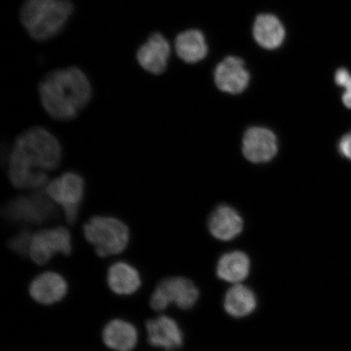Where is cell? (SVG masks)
<instances>
[{
    "label": "cell",
    "mask_w": 351,
    "mask_h": 351,
    "mask_svg": "<svg viewBox=\"0 0 351 351\" xmlns=\"http://www.w3.org/2000/svg\"><path fill=\"white\" fill-rule=\"evenodd\" d=\"M243 219L234 208L228 205L219 206L210 214L208 229L215 239L229 241L241 234L243 230Z\"/></svg>",
    "instance_id": "14"
},
{
    "label": "cell",
    "mask_w": 351,
    "mask_h": 351,
    "mask_svg": "<svg viewBox=\"0 0 351 351\" xmlns=\"http://www.w3.org/2000/svg\"><path fill=\"white\" fill-rule=\"evenodd\" d=\"M244 156L252 163H266L278 152L275 134L262 127H252L245 132L243 141Z\"/></svg>",
    "instance_id": "10"
},
{
    "label": "cell",
    "mask_w": 351,
    "mask_h": 351,
    "mask_svg": "<svg viewBox=\"0 0 351 351\" xmlns=\"http://www.w3.org/2000/svg\"><path fill=\"white\" fill-rule=\"evenodd\" d=\"M335 82L337 86L345 89L342 95V102L345 106L351 109V75L348 69L340 68L335 73Z\"/></svg>",
    "instance_id": "22"
},
{
    "label": "cell",
    "mask_w": 351,
    "mask_h": 351,
    "mask_svg": "<svg viewBox=\"0 0 351 351\" xmlns=\"http://www.w3.org/2000/svg\"><path fill=\"white\" fill-rule=\"evenodd\" d=\"M72 237L65 227L58 226L34 232L29 257L35 265H44L57 254L72 253Z\"/></svg>",
    "instance_id": "8"
},
{
    "label": "cell",
    "mask_w": 351,
    "mask_h": 351,
    "mask_svg": "<svg viewBox=\"0 0 351 351\" xmlns=\"http://www.w3.org/2000/svg\"><path fill=\"white\" fill-rule=\"evenodd\" d=\"M257 307V298L251 288L237 284L223 298V308L234 318H244L252 314Z\"/></svg>",
    "instance_id": "20"
},
{
    "label": "cell",
    "mask_w": 351,
    "mask_h": 351,
    "mask_svg": "<svg viewBox=\"0 0 351 351\" xmlns=\"http://www.w3.org/2000/svg\"><path fill=\"white\" fill-rule=\"evenodd\" d=\"M2 216L12 223L25 222L29 225L41 226L58 218L57 205L46 194L39 191L28 195H21L5 204Z\"/></svg>",
    "instance_id": "5"
},
{
    "label": "cell",
    "mask_w": 351,
    "mask_h": 351,
    "mask_svg": "<svg viewBox=\"0 0 351 351\" xmlns=\"http://www.w3.org/2000/svg\"><path fill=\"white\" fill-rule=\"evenodd\" d=\"M39 98L48 115L57 121H72L92 98V86L84 72L76 67L47 74L38 87Z\"/></svg>",
    "instance_id": "2"
},
{
    "label": "cell",
    "mask_w": 351,
    "mask_h": 351,
    "mask_svg": "<svg viewBox=\"0 0 351 351\" xmlns=\"http://www.w3.org/2000/svg\"><path fill=\"white\" fill-rule=\"evenodd\" d=\"M167 351H172V350H167Z\"/></svg>",
    "instance_id": "24"
},
{
    "label": "cell",
    "mask_w": 351,
    "mask_h": 351,
    "mask_svg": "<svg viewBox=\"0 0 351 351\" xmlns=\"http://www.w3.org/2000/svg\"><path fill=\"white\" fill-rule=\"evenodd\" d=\"M62 158L59 140L43 127H32L16 139L8 156V178L20 190L41 191L48 172L58 168Z\"/></svg>",
    "instance_id": "1"
},
{
    "label": "cell",
    "mask_w": 351,
    "mask_h": 351,
    "mask_svg": "<svg viewBox=\"0 0 351 351\" xmlns=\"http://www.w3.org/2000/svg\"><path fill=\"white\" fill-rule=\"evenodd\" d=\"M44 191L62 208L67 223L74 225L85 196V181L82 176L74 172L65 173L48 182Z\"/></svg>",
    "instance_id": "6"
},
{
    "label": "cell",
    "mask_w": 351,
    "mask_h": 351,
    "mask_svg": "<svg viewBox=\"0 0 351 351\" xmlns=\"http://www.w3.org/2000/svg\"><path fill=\"white\" fill-rule=\"evenodd\" d=\"M175 48L180 59L189 64H195L204 60L208 51L204 33L195 29L179 34L176 38Z\"/></svg>",
    "instance_id": "18"
},
{
    "label": "cell",
    "mask_w": 351,
    "mask_h": 351,
    "mask_svg": "<svg viewBox=\"0 0 351 351\" xmlns=\"http://www.w3.org/2000/svg\"><path fill=\"white\" fill-rule=\"evenodd\" d=\"M73 12L69 0H25L21 21L34 40L46 41L64 29Z\"/></svg>",
    "instance_id": "3"
},
{
    "label": "cell",
    "mask_w": 351,
    "mask_h": 351,
    "mask_svg": "<svg viewBox=\"0 0 351 351\" xmlns=\"http://www.w3.org/2000/svg\"><path fill=\"white\" fill-rule=\"evenodd\" d=\"M102 339L105 346L114 351H133L137 346V328L124 319H115L104 328Z\"/></svg>",
    "instance_id": "15"
},
{
    "label": "cell",
    "mask_w": 351,
    "mask_h": 351,
    "mask_svg": "<svg viewBox=\"0 0 351 351\" xmlns=\"http://www.w3.org/2000/svg\"><path fill=\"white\" fill-rule=\"evenodd\" d=\"M199 298V289L192 280L174 276L162 280L156 285L150 298V306L156 311H163L171 304L189 310L195 306Z\"/></svg>",
    "instance_id": "7"
},
{
    "label": "cell",
    "mask_w": 351,
    "mask_h": 351,
    "mask_svg": "<svg viewBox=\"0 0 351 351\" xmlns=\"http://www.w3.org/2000/svg\"><path fill=\"white\" fill-rule=\"evenodd\" d=\"M68 284L59 274L46 271L35 278L29 285V293L38 304L52 305L67 295Z\"/></svg>",
    "instance_id": "13"
},
{
    "label": "cell",
    "mask_w": 351,
    "mask_h": 351,
    "mask_svg": "<svg viewBox=\"0 0 351 351\" xmlns=\"http://www.w3.org/2000/svg\"><path fill=\"white\" fill-rule=\"evenodd\" d=\"M147 341L156 348L173 350L182 348L184 336L182 328L175 319L167 315L147 320Z\"/></svg>",
    "instance_id": "9"
},
{
    "label": "cell",
    "mask_w": 351,
    "mask_h": 351,
    "mask_svg": "<svg viewBox=\"0 0 351 351\" xmlns=\"http://www.w3.org/2000/svg\"><path fill=\"white\" fill-rule=\"evenodd\" d=\"M34 232L30 231L28 228H24L19 234L13 236L8 241V247L12 251L21 256H29L30 243H32Z\"/></svg>",
    "instance_id": "21"
},
{
    "label": "cell",
    "mask_w": 351,
    "mask_h": 351,
    "mask_svg": "<svg viewBox=\"0 0 351 351\" xmlns=\"http://www.w3.org/2000/svg\"><path fill=\"white\" fill-rule=\"evenodd\" d=\"M88 243L93 245L99 257L117 256L128 247L129 227L121 219L104 216L91 217L83 227Z\"/></svg>",
    "instance_id": "4"
},
{
    "label": "cell",
    "mask_w": 351,
    "mask_h": 351,
    "mask_svg": "<svg viewBox=\"0 0 351 351\" xmlns=\"http://www.w3.org/2000/svg\"><path fill=\"white\" fill-rule=\"evenodd\" d=\"M253 35L258 45L267 50H274L282 45L285 29L278 16L263 13L254 20Z\"/></svg>",
    "instance_id": "16"
},
{
    "label": "cell",
    "mask_w": 351,
    "mask_h": 351,
    "mask_svg": "<svg viewBox=\"0 0 351 351\" xmlns=\"http://www.w3.org/2000/svg\"><path fill=\"white\" fill-rule=\"evenodd\" d=\"M251 271V261L247 254L234 251L219 258L217 266L218 278L226 282L239 284L247 278Z\"/></svg>",
    "instance_id": "19"
},
{
    "label": "cell",
    "mask_w": 351,
    "mask_h": 351,
    "mask_svg": "<svg viewBox=\"0 0 351 351\" xmlns=\"http://www.w3.org/2000/svg\"><path fill=\"white\" fill-rule=\"evenodd\" d=\"M250 74L244 61L239 57L229 56L215 70V82L219 90L232 95L243 92L248 86Z\"/></svg>",
    "instance_id": "11"
},
{
    "label": "cell",
    "mask_w": 351,
    "mask_h": 351,
    "mask_svg": "<svg viewBox=\"0 0 351 351\" xmlns=\"http://www.w3.org/2000/svg\"><path fill=\"white\" fill-rule=\"evenodd\" d=\"M339 150L342 156L351 161V131L340 139Z\"/></svg>",
    "instance_id": "23"
},
{
    "label": "cell",
    "mask_w": 351,
    "mask_h": 351,
    "mask_svg": "<svg viewBox=\"0 0 351 351\" xmlns=\"http://www.w3.org/2000/svg\"><path fill=\"white\" fill-rule=\"evenodd\" d=\"M170 45L163 34L155 32L137 52V60L147 72L159 75L165 72L170 56Z\"/></svg>",
    "instance_id": "12"
},
{
    "label": "cell",
    "mask_w": 351,
    "mask_h": 351,
    "mask_svg": "<svg viewBox=\"0 0 351 351\" xmlns=\"http://www.w3.org/2000/svg\"><path fill=\"white\" fill-rule=\"evenodd\" d=\"M107 282L113 293L121 296L134 295L142 285L138 271L125 262H117L109 267Z\"/></svg>",
    "instance_id": "17"
}]
</instances>
